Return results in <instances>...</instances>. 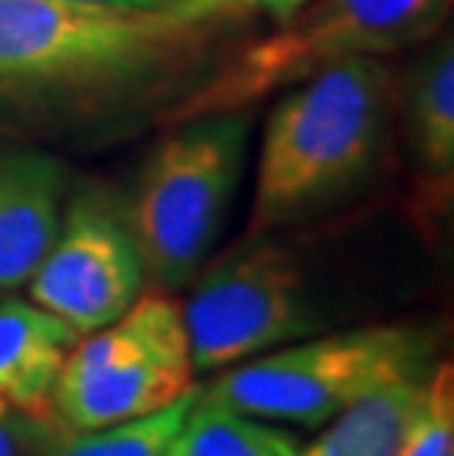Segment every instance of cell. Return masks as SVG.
<instances>
[{"instance_id":"6da1fadb","label":"cell","mask_w":454,"mask_h":456,"mask_svg":"<svg viewBox=\"0 0 454 456\" xmlns=\"http://www.w3.org/2000/svg\"><path fill=\"white\" fill-rule=\"evenodd\" d=\"M289 89L263 130L248 232L295 224L345 198L384 142L392 77L381 60L331 65Z\"/></svg>"},{"instance_id":"7a4b0ae2","label":"cell","mask_w":454,"mask_h":456,"mask_svg":"<svg viewBox=\"0 0 454 456\" xmlns=\"http://www.w3.org/2000/svg\"><path fill=\"white\" fill-rule=\"evenodd\" d=\"M212 24L86 0H0V98L130 89L183 62Z\"/></svg>"},{"instance_id":"3957f363","label":"cell","mask_w":454,"mask_h":456,"mask_svg":"<svg viewBox=\"0 0 454 456\" xmlns=\"http://www.w3.org/2000/svg\"><path fill=\"white\" fill-rule=\"evenodd\" d=\"M451 0H307L272 36L234 56L216 77L177 106V121L245 106L286 92L349 60H381L431 38Z\"/></svg>"},{"instance_id":"277c9868","label":"cell","mask_w":454,"mask_h":456,"mask_svg":"<svg viewBox=\"0 0 454 456\" xmlns=\"http://www.w3.org/2000/svg\"><path fill=\"white\" fill-rule=\"evenodd\" d=\"M433 351L437 336L425 327H360L260 354L198 397L254 419L318 427L386 383L431 374Z\"/></svg>"},{"instance_id":"5b68a950","label":"cell","mask_w":454,"mask_h":456,"mask_svg":"<svg viewBox=\"0 0 454 456\" xmlns=\"http://www.w3.org/2000/svg\"><path fill=\"white\" fill-rule=\"evenodd\" d=\"M248 127L245 112L189 118L144 162L124 218L144 274L166 292L195 280L219 239L243 180Z\"/></svg>"},{"instance_id":"8992f818","label":"cell","mask_w":454,"mask_h":456,"mask_svg":"<svg viewBox=\"0 0 454 456\" xmlns=\"http://www.w3.org/2000/svg\"><path fill=\"white\" fill-rule=\"evenodd\" d=\"M192 374L183 306L162 292L139 295L112 324L80 336L51 410L69 430H101L180 401L195 389Z\"/></svg>"},{"instance_id":"52a82bcc","label":"cell","mask_w":454,"mask_h":456,"mask_svg":"<svg viewBox=\"0 0 454 456\" xmlns=\"http://www.w3.org/2000/svg\"><path fill=\"white\" fill-rule=\"evenodd\" d=\"M183 324L195 371H219L260 356L316 324L304 271L293 250L248 232L198 280Z\"/></svg>"},{"instance_id":"ba28073f","label":"cell","mask_w":454,"mask_h":456,"mask_svg":"<svg viewBox=\"0 0 454 456\" xmlns=\"http://www.w3.org/2000/svg\"><path fill=\"white\" fill-rule=\"evenodd\" d=\"M144 277L128 218L98 198L80 195L27 286L38 306L86 336L128 313L142 295Z\"/></svg>"},{"instance_id":"9c48e42d","label":"cell","mask_w":454,"mask_h":456,"mask_svg":"<svg viewBox=\"0 0 454 456\" xmlns=\"http://www.w3.org/2000/svg\"><path fill=\"white\" fill-rule=\"evenodd\" d=\"M65 171L30 148H0V289L24 286L60 230Z\"/></svg>"},{"instance_id":"30bf717a","label":"cell","mask_w":454,"mask_h":456,"mask_svg":"<svg viewBox=\"0 0 454 456\" xmlns=\"http://www.w3.org/2000/svg\"><path fill=\"white\" fill-rule=\"evenodd\" d=\"M80 333L36 300H0V397L18 410L54 415L51 397Z\"/></svg>"},{"instance_id":"8fae6325","label":"cell","mask_w":454,"mask_h":456,"mask_svg":"<svg viewBox=\"0 0 454 456\" xmlns=\"http://www.w3.org/2000/svg\"><path fill=\"white\" fill-rule=\"evenodd\" d=\"M425 383L428 374L386 383L363 395L334 415V424L298 456H395L422 403Z\"/></svg>"},{"instance_id":"7c38bea8","label":"cell","mask_w":454,"mask_h":456,"mask_svg":"<svg viewBox=\"0 0 454 456\" xmlns=\"http://www.w3.org/2000/svg\"><path fill=\"white\" fill-rule=\"evenodd\" d=\"M410 142L422 171L451 183L454 171V47L437 45L422 62L410 89Z\"/></svg>"},{"instance_id":"4fadbf2b","label":"cell","mask_w":454,"mask_h":456,"mask_svg":"<svg viewBox=\"0 0 454 456\" xmlns=\"http://www.w3.org/2000/svg\"><path fill=\"white\" fill-rule=\"evenodd\" d=\"M298 451L289 433L195 397L166 456H298Z\"/></svg>"},{"instance_id":"5bb4252c","label":"cell","mask_w":454,"mask_h":456,"mask_svg":"<svg viewBox=\"0 0 454 456\" xmlns=\"http://www.w3.org/2000/svg\"><path fill=\"white\" fill-rule=\"evenodd\" d=\"M198 397V386L162 410L101 430H69L51 456H166L180 424Z\"/></svg>"},{"instance_id":"9a60e30c","label":"cell","mask_w":454,"mask_h":456,"mask_svg":"<svg viewBox=\"0 0 454 456\" xmlns=\"http://www.w3.org/2000/svg\"><path fill=\"white\" fill-rule=\"evenodd\" d=\"M454 371L451 362L431 368L422 403L395 456H454Z\"/></svg>"},{"instance_id":"2e32d148","label":"cell","mask_w":454,"mask_h":456,"mask_svg":"<svg viewBox=\"0 0 454 456\" xmlns=\"http://www.w3.org/2000/svg\"><path fill=\"white\" fill-rule=\"evenodd\" d=\"M65 433L56 415L18 410L0 397V456H51Z\"/></svg>"},{"instance_id":"e0dca14e","label":"cell","mask_w":454,"mask_h":456,"mask_svg":"<svg viewBox=\"0 0 454 456\" xmlns=\"http://www.w3.org/2000/svg\"><path fill=\"white\" fill-rule=\"evenodd\" d=\"M86 4L128 9V12L198 18V21H225L234 12H243L234 0H86Z\"/></svg>"},{"instance_id":"ac0fdd59","label":"cell","mask_w":454,"mask_h":456,"mask_svg":"<svg viewBox=\"0 0 454 456\" xmlns=\"http://www.w3.org/2000/svg\"><path fill=\"white\" fill-rule=\"evenodd\" d=\"M304 4H307V0H254V6L266 9V12L272 15L277 24H284L286 18H293Z\"/></svg>"},{"instance_id":"d6986e66","label":"cell","mask_w":454,"mask_h":456,"mask_svg":"<svg viewBox=\"0 0 454 456\" xmlns=\"http://www.w3.org/2000/svg\"><path fill=\"white\" fill-rule=\"evenodd\" d=\"M234 4H236L239 9H243V12H251V9H257V6H254V0H234Z\"/></svg>"}]
</instances>
